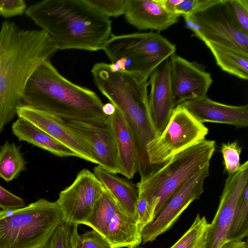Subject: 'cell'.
Returning a JSON list of instances; mask_svg holds the SVG:
<instances>
[{
	"instance_id": "obj_1",
	"label": "cell",
	"mask_w": 248,
	"mask_h": 248,
	"mask_svg": "<svg viewBox=\"0 0 248 248\" xmlns=\"http://www.w3.org/2000/svg\"><path fill=\"white\" fill-rule=\"evenodd\" d=\"M59 49L42 30L3 21L0 29V134L16 115L26 84L36 68Z\"/></svg>"
},
{
	"instance_id": "obj_2",
	"label": "cell",
	"mask_w": 248,
	"mask_h": 248,
	"mask_svg": "<svg viewBox=\"0 0 248 248\" xmlns=\"http://www.w3.org/2000/svg\"><path fill=\"white\" fill-rule=\"evenodd\" d=\"M25 13L49 35L59 50L96 51L112 36L110 19L83 0H45L31 5Z\"/></svg>"
},
{
	"instance_id": "obj_3",
	"label": "cell",
	"mask_w": 248,
	"mask_h": 248,
	"mask_svg": "<svg viewBox=\"0 0 248 248\" xmlns=\"http://www.w3.org/2000/svg\"><path fill=\"white\" fill-rule=\"evenodd\" d=\"M22 105L42 110L62 122L102 121L108 116L93 91L73 83L61 75L50 60L41 63L29 77Z\"/></svg>"
},
{
	"instance_id": "obj_4",
	"label": "cell",
	"mask_w": 248,
	"mask_h": 248,
	"mask_svg": "<svg viewBox=\"0 0 248 248\" xmlns=\"http://www.w3.org/2000/svg\"><path fill=\"white\" fill-rule=\"evenodd\" d=\"M91 73L96 86L118 109L131 129L140 152V173H145L148 164L145 147L158 135L149 113L148 80L126 72L113 71L110 64L105 62L96 63Z\"/></svg>"
},
{
	"instance_id": "obj_5",
	"label": "cell",
	"mask_w": 248,
	"mask_h": 248,
	"mask_svg": "<svg viewBox=\"0 0 248 248\" xmlns=\"http://www.w3.org/2000/svg\"><path fill=\"white\" fill-rule=\"evenodd\" d=\"M62 221L56 201L45 199L17 209H0V248H46Z\"/></svg>"
},
{
	"instance_id": "obj_6",
	"label": "cell",
	"mask_w": 248,
	"mask_h": 248,
	"mask_svg": "<svg viewBox=\"0 0 248 248\" xmlns=\"http://www.w3.org/2000/svg\"><path fill=\"white\" fill-rule=\"evenodd\" d=\"M102 49L113 71L126 72L145 80L175 53V45L157 32L112 35Z\"/></svg>"
},
{
	"instance_id": "obj_7",
	"label": "cell",
	"mask_w": 248,
	"mask_h": 248,
	"mask_svg": "<svg viewBox=\"0 0 248 248\" xmlns=\"http://www.w3.org/2000/svg\"><path fill=\"white\" fill-rule=\"evenodd\" d=\"M215 148V141L204 139L173 155L150 172L141 175L136 185L138 195L160 199L156 216L179 187L210 164Z\"/></svg>"
},
{
	"instance_id": "obj_8",
	"label": "cell",
	"mask_w": 248,
	"mask_h": 248,
	"mask_svg": "<svg viewBox=\"0 0 248 248\" xmlns=\"http://www.w3.org/2000/svg\"><path fill=\"white\" fill-rule=\"evenodd\" d=\"M183 16L186 27L204 43L218 45L248 54V33L236 24L226 0H207L198 10Z\"/></svg>"
},
{
	"instance_id": "obj_9",
	"label": "cell",
	"mask_w": 248,
	"mask_h": 248,
	"mask_svg": "<svg viewBox=\"0 0 248 248\" xmlns=\"http://www.w3.org/2000/svg\"><path fill=\"white\" fill-rule=\"evenodd\" d=\"M208 129L182 105L175 107L163 130L145 147L148 164L159 165L205 139Z\"/></svg>"
},
{
	"instance_id": "obj_10",
	"label": "cell",
	"mask_w": 248,
	"mask_h": 248,
	"mask_svg": "<svg viewBox=\"0 0 248 248\" xmlns=\"http://www.w3.org/2000/svg\"><path fill=\"white\" fill-rule=\"evenodd\" d=\"M83 224L98 232L110 248H133L141 243L138 220L127 214L106 188Z\"/></svg>"
},
{
	"instance_id": "obj_11",
	"label": "cell",
	"mask_w": 248,
	"mask_h": 248,
	"mask_svg": "<svg viewBox=\"0 0 248 248\" xmlns=\"http://www.w3.org/2000/svg\"><path fill=\"white\" fill-rule=\"evenodd\" d=\"M105 189L93 172L81 170L73 182L60 192L56 201L63 221L70 226L83 224Z\"/></svg>"
},
{
	"instance_id": "obj_12",
	"label": "cell",
	"mask_w": 248,
	"mask_h": 248,
	"mask_svg": "<svg viewBox=\"0 0 248 248\" xmlns=\"http://www.w3.org/2000/svg\"><path fill=\"white\" fill-rule=\"evenodd\" d=\"M210 164L179 187L169 198L153 222L141 232V243L152 242L170 230L182 213L203 192L205 179L210 175Z\"/></svg>"
},
{
	"instance_id": "obj_13",
	"label": "cell",
	"mask_w": 248,
	"mask_h": 248,
	"mask_svg": "<svg viewBox=\"0 0 248 248\" xmlns=\"http://www.w3.org/2000/svg\"><path fill=\"white\" fill-rule=\"evenodd\" d=\"M63 122L89 149L98 165L111 172L120 173L116 140L108 119L96 122L72 120Z\"/></svg>"
},
{
	"instance_id": "obj_14",
	"label": "cell",
	"mask_w": 248,
	"mask_h": 248,
	"mask_svg": "<svg viewBox=\"0 0 248 248\" xmlns=\"http://www.w3.org/2000/svg\"><path fill=\"white\" fill-rule=\"evenodd\" d=\"M248 186V161L239 169L228 174L219 204L210 223L206 248H220L227 242V236L237 202Z\"/></svg>"
},
{
	"instance_id": "obj_15",
	"label": "cell",
	"mask_w": 248,
	"mask_h": 248,
	"mask_svg": "<svg viewBox=\"0 0 248 248\" xmlns=\"http://www.w3.org/2000/svg\"><path fill=\"white\" fill-rule=\"evenodd\" d=\"M170 84L174 107L206 95L213 79L205 67L176 55L170 58Z\"/></svg>"
},
{
	"instance_id": "obj_16",
	"label": "cell",
	"mask_w": 248,
	"mask_h": 248,
	"mask_svg": "<svg viewBox=\"0 0 248 248\" xmlns=\"http://www.w3.org/2000/svg\"><path fill=\"white\" fill-rule=\"evenodd\" d=\"M16 113L18 118L28 121L69 148L77 157L98 165L89 149L63 122L44 111L22 104L18 107Z\"/></svg>"
},
{
	"instance_id": "obj_17",
	"label": "cell",
	"mask_w": 248,
	"mask_h": 248,
	"mask_svg": "<svg viewBox=\"0 0 248 248\" xmlns=\"http://www.w3.org/2000/svg\"><path fill=\"white\" fill-rule=\"evenodd\" d=\"M148 106L153 124L158 134L166 126L174 108L170 84V58L151 74Z\"/></svg>"
},
{
	"instance_id": "obj_18",
	"label": "cell",
	"mask_w": 248,
	"mask_h": 248,
	"mask_svg": "<svg viewBox=\"0 0 248 248\" xmlns=\"http://www.w3.org/2000/svg\"><path fill=\"white\" fill-rule=\"evenodd\" d=\"M199 122L226 124L236 128L248 126V105L232 106L213 101L207 95L180 104Z\"/></svg>"
},
{
	"instance_id": "obj_19",
	"label": "cell",
	"mask_w": 248,
	"mask_h": 248,
	"mask_svg": "<svg viewBox=\"0 0 248 248\" xmlns=\"http://www.w3.org/2000/svg\"><path fill=\"white\" fill-rule=\"evenodd\" d=\"M124 15L127 22L136 29L157 32L178 22L181 16L168 11L159 0H127Z\"/></svg>"
},
{
	"instance_id": "obj_20",
	"label": "cell",
	"mask_w": 248,
	"mask_h": 248,
	"mask_svg": "<svg viewBox=\"0 0 248 248\" xmlns=\"http://www.w3.org/2000/svg\"><path fill=\"white\" fill-rule=\"evenodd\" d=\"M108 119L114 134L118 153L120 173L128 179L140 172V155L136 140L124 117L115 107Z\"/></svg>"
},
{
	"instance_id": "obj_21",
	"label": "cell",
	"mask_w": 248,
	"mask_h": 248,
	"mask_svg": "<svg viewBox=\"0 0 248 248\" xmlns=\"http://www.w3.org/2000/svg\"><path fill=\"white\" fill-rule=\"evenodd\" d=\"M93 173L121 207L129 215L138 220L136 209L138 198L137 187L129 181L99 165L94 168Z\"/></svg>"
},
{
	"instance_id": "obj_22",
	"label": "cell",
	"mask_w": 248,
	"mask_h": 248,
	"mask_svg": "<svg viewBox=\"0 0 248 248\" xmlns=\"http://www.w3.org/2000/svg\"><path fill=\"white\" fill-rule=\"evenodd\" d=\"M14 135L26 141L60 157L76 156L69 148L28 121L18 118L12 125Z\"/></svg>"
},
{
	"instance_id": "obj_23",
	"label": "cell",
	"mask_w": 248,
	"mask_h": 248,
	"mask_svg": "<svg viewBox=\"0 0 248 248\" xmlns=\"http://www.w3.org/2000/svg\"><path fill=\"white\" fill-rule=\"evenodd\" d=\"M205 44L223 71L243 80L248 79V54L213 43Z\"/></svg>"
},
{
	"instance_id": "obj_24",
	"label": "cell",
	"mask_w": 248,
	"mask_h": 248,
	"mask_svg": "<svg viewBox=\"0 0 248 248\" xmlns=\"http://www.w3.org/2000/svg\"><path fill=\"white\" fill-rule=\"evenodd\" d=\"M27 162L20 147L6 141L0 146V177L6 182L17 178L26 170Z\"/></svg>"
},
{
	"instance_id": "obj_25",
	"label": "cell",
	"mask_w": 248,
	"mask_h": 248,
	"mask_svg": "<svg viewBox=\"0 0 248 248\" xmlns=\"http://www.w3.org/2000/svg\"><path fill=\"white\" fill-rule=\"evenodd\" d=\"M210 228L205 217L198 214L190 228L170 248H206Z\"/></svg>"
},
{
	"instance_id": "obj_26",
	"label": "cell",
	"mask_w": 248,
	"mask_h": 248,
	"mask_svg": "<svg viewBox=\"0 0 248 248\" xmlns=\"http://www.w3.org/2000/svg\"><path fill=\"white\" fill-rule=\"evenodd\" d=\"M248 186L240 197L227 236V242L242 241L248 234Z\"/></svg>"
},
{
	"instance_id": "obj_27",
	"label": "cell",
	"mask_w": 248,
	"mask_h": 248,
	"mask_svg": "<svg viewBox=\"0 0 248 248\" xmlns=\"http://www.w3.org/2000/svg\"><path fill=\"white\" fill-rule=\"evenodd\" d=\"M77 225L72 226V248H110L108 242L96 231L92 230L82 234L78 232Z\"/></svg>"
},
{
	"instance_id": "obj_28",
	"label": "cell",
	"mask_w": 248,
	"mask_h": 248,
	"mask_svg": "<svg viewBox=\"0 0 248 248\" xmlns=\"http://www.w3.org/2000/svg\"><path fill=\"white\" fill-rule=\"evenodd\" d=\"M100 14L109 18L124 15L127 0H83Z\"/></svg>"
},
{
	"instance_id": "obj_29",
	"label": "cell",
	"mask_w": 248,
	"mask_h": 248,
	"mask_svg": "<svg viewBox=\"0 0 248 248\" xmlns=\"http://www.w3.org/2000/svg\"><path fill=\"white\" fill-rule=\"evenodd\" d=\"M160 202L158 197L148 198L138 195L136 205L139 225L140 230L154 221L155 211Z\"/></svg>"
},
{
	"instance_id": "obj_30",
	"label": "cell",
	"mask_w": 248,
	"mask_h": 248,
	"mask_svg": "<svg viewBox=\"0 0 248 248\" xmlns=\"http://www.w3.org/2000/svg\"><path fill=\"white\" fill-rule=\"evenodd\" d=\"M242 148L237 141L223 143L221 148L225 170L228 174L237 171L240 162Z\"/></svg>"
},
{
	"instance_id": "obj_31",
	"label": "cell",
	"mask_w": 248,
	"mask_h": 248,
	"mask_svg": "<svg viewBox=\"0 0 248 248\" xmlns=\"http://www.w3.org/2000/svg\"><path fill=\"white\" fill-rule=\"evenodd\" d=\"M226 2L237 25L248 33V0H226Z\"/></svg>"
},
{
	"instance_id": "obj_32",
	"label": "cell",
	"mask_w": 248,
	"mask_h": 248,
	"mask_svg": "<svg viewBox=\"0 0 248 248\" xmlns=\"http://www.w3.org/2000/svg\"><path fill=\"white\" fill-rule=\"evenodd\" d=\"M72 226L62 221L51 237L46 248H72Z\"/></svg>"
},
{
	"instance_id": "obj_33",
	"label": "cell",
	"mask_w": 248,
	"mask_h": 248,
	"mask_svg": "<svg viewBox=\"0 0 248 248\" xmlns=\"http://www.w3.org/2000/svg\"><path fill=\"white\" fill-rule=\"evenodd\" d=\"M27 8L23 0H0V16L5 18L21 15Z\"/></svg>"
},
{
	"instance_id": "obj_34",
	"label": "cell",
	"mask_w": 248,
	"mask_h": 248,
	"mask_svg": "<svg viewBox=\"0 0 248 248\" xmlns=\"http://www.w3.org/2000/svg\"><path fill=\"white\" fill-rule=\"evenodd\" d=\"M26 206L21 198L13 194L0 185V209L13 210Z\"/></svg>"
},
{
	"instance_id": "obj_35",
	"label": "cell",
	"mask_w": 248,
	"mask_h": 248,
	"mask_svg": "<svg viewBox=\"0 0 248 248\" xmlns=\"http://www.w3.org/2000/svg\"><path fill=\"white\" fill-rule=\"evenodd\" d=\"M207 0H178L173 13L180 16L190 15L202 7Z\"/></svg>"
},
{
	"instance_id": "obj_36",
	"label": "cell",
	"mask_w": 248,
	"mask_h": 248,
	"mask_svg": "<svg viewBox=\"0 0 248 248\" xmlns=\"http://www.w3.org/2000/svg\"><path fill=\"white\" fill-rule=\"evenodd\" d=\"M220 248H248L247 242H227Z\"/></svg>"
},
{
	"instance_id": "obj_37",
	"label": "cell",
	"mask_w": 248,
	"mask_h": 248,
	"mask_svg": "<svg viewBox=\"0 0 248 248\" xmlns=\"http://www.w3.org/2000/svg\"><path fill=\"white\" fill-rule=\"evenodd\" d=\"M115 106L111 103H108L103 105V110L108 116L111 115L115 111Z\"/></svg>"
},
{
	"instance_id": "obj_38",
	"label": "cell",
	"mask_w": 248,
	"mask_h": 248,
	"mask_svg": "<svg viewBox=\"0 0 248 248\" xmlns=\"http://www.w3.org/2000/svg\"><path fill=\"white\" fill-rule=\"evenodd\" d=\"M142 248V247H140V246H137L135 247H134V248Z\"/></svg>"
}]
</instances>
